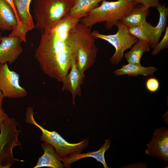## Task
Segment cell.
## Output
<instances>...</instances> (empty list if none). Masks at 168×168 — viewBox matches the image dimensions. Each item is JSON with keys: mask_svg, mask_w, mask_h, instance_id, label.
I'll return each mask as SVG.
<instances>
[{"mask_svg": "<svg viewBox=\"0 0 168 168\" xmlns=\"http://www.w3.org/2000/svg\"><path fill=\"white\" fill-rule=\"evenodd\" d=\"M81 19L67 13L54 28L41 33L34 57L43 72L58 82H62L70 69L73 55L67 37Z\"/></svg>", "mask_w": 168, "mask_h": 168, "instance_id": "1", "label": "cell"}, {"mask_svg": "<svg viewBox=\"0 0 168 168\" xmlns=\"http://www.w3.org/2000/svg\"><path fill=\"white\" fill-rule=\"evenodd\" d=\"M96 39L91 29L80 22L68 32L67 43L75 59L77 67L83 74L96 61L98 52L95 45Z\"/></svg>", "mask_w": 168, "mask_h": 168, "instance_id": "2", "label": "cell"}, {"mask_svg": "<svg viewBox=\"0 0 168 168\" xmlns=\"http://www.w3.org/2000/svg\"><path fill=\"white\" fill-rule=\"evenodd\" d=\"M101 4L81 18L80 22L91 28L98 23L105 22L107 30H111L117 23L129 13L137 4L132 0H104Z\"/></svg>", "mask_w": 168, "mask_h": 168, "instance_id": "3", "label": "cell"}, {"mask_svg": "<svg viewBox=\"0 0 168 168\" xmlns=\"http://www.w3.org/2000/svg\"><path fill=\"white\" fill-rule=\"evenodd\" d=\"M75 0H35V27L41 33L54 28L74 4Z\"/></svg>", "mask_w": 168, "mask_h": 168, "instance_id": "4", "label": "cell"}, {"mask_svg": "<svg viewBox=\"0 0 168 168\" xmlns=\"http://www.w3.org/2000/svg\"><path fill=\"white\" fill-rule=\"evenodd\" d=\"M33 114V108L28 107L26 113V122L35 125L40 130L42 134L40 140L52 145L61 160L72 153L81 152L87 146L88 139H85L79 142L71 143L66 141L56 132L50 131L44 128L36 122Z\"/></svg>", "mask_w": 168, "mask_h": 168, "instance_id": "5", "label": "cell"}, {"mask_svg": "<svg viewBox=\"0 0 168 168\" xmlns=\"http://www.w3.org/2000/svg\"><path fill=\"white\" fill-rule=\"evenodd\" d=\"M14 118H9L3 124L0 133V168H9L16 161L23 160L15 158L13 150L16 146H21L19 140L21 131Z\"/></svg>", "mask_w": 168, "mask_h": 168, "instance_id": "6", "label": "cell"}, {"mask_svg": "<svg viewBox=\"0 0 168 168\" xmlns=\"http://www.w3.org/2000/svg\"><path fill=\"white\" fill-rule=\"evenodd\" d=\"M117 28V33L114 34L105 35L96 30L92 31V34L96 38L105 40L113 45L115 51L110 58L112 64H118L122 60L124 52L131 47L139 40L131 35L128 28L120 21L115 25Z\"/></svg>", "mask_w": 168, "mask_h": 168, "instance_id": "7", "label": "cell"}, {"mask_svg": "<svg viewBox=\"0 0 168 168\" xmlns=\"http://www.w3.org/2000/svg\"><path fill=\"white\" fill-rule=\"evenodd\" d=\"M0 90L4 98H22L27 93L20 84L19 74L11 70L7 63L0 64Z\"/></svg>", "mask_w": 168, "mask_h": 168, "instance_id": "8", "label": "cell"}, {"mask_svg": "<svg viewBox=\"0 0 168 168\" xmlns=\"http://www.w3.org/2000/svg\"><path fill=\"white\" fill-rule=\"evenodd\" d=\"M18 19L17 26L12 30L9 36L19 37L22 41L26 42V35L35 27L29 7L31 0H13Z\"/></svg>", "mask_w": 168, "mask_h": 168, "instance_id": "9", "label": "cell"}, {"mask_svg": "<svg viewBox=\"0 0 168 168\" xmlns=\"http://www.w3.org/2000/svg\"><path fill=\"white\" fill-rule=\"evenodd\" d=\"M146 153L157 157L164 162L168 161V129L165 127L155 129L152 138L147 144Z\"/></svg>", "mask_w": 168, "mask_h": 168, "instance_id": "10", "label": "cell"}, {"mask_svg": "<svg viewBox=\"0 0 168 168\" xmlns=\"http://www.w3.org/2000/svg\"><path fill=\"white\" fill-rule=\"evenodd\" d=\"M22 41L18 36H2L0 43V64L14 62L22 54Z\"/></svg>", "mask_w": 168, "mask_h": 168, "instance_id": "11", "label": "cell"}, {"mask_svg": "<svg viewBox=\"0 0 168 168\" xmlns=\"http://www.w3.org/2000/svg\"><path fill=\"white\" fill-rule=\"evenodd\" d=\"M70 71L66 75L62 82L63 91H68L72 96V102L74 105L77 96H81V86L84 81L85 74L82 73L78 69L75 59L73 56Z\"/></svg>", "mask_w": 168, "mask_h": 168, "instance_id": "12", "label": "cell"}, {"mask_svg": "<svg viewBox=\"0 0 168 168\" xmlns=\"http://www.w3.org/2000/svg\"><path fill=\"white\" fill-rule=\"evenodd\" d=\"M110 142L109 139H106L104 144L97 151L83 153L79 152H74L61 159V161L64 167L69 168L71 165L74 162L83 158L91 157L95 159L97 161L101 162L104 168H108V166L105 161V153L106 150L109 149Z\"/></svg>", "mask_w": 168, "mask_h": 168, "instance_id": "13", "label": "cell"}, {"mask_svg": "<svg viewBox=\"0 0 168 168\" xmlns=\"http://www.w3.org/2000/svg\"><path fill=\"white\" fill-rule=\"evenodd\" d=\"M43 142L41 143V146L44 151V154L39 158L36 164L33 168H64L61 159L54 147L46 142Z\"/></svg>", "mask_w": 168, "mask_h": 168, "instance_id": "14", "label": "cell"}, {"mask_svg": "<svg viewBox=\"0 0 168 168\" xmlns=\"http://www.w3.org/2000/svg\"><path fill=\"white\" fill-rule=\"evenodd\" d=\"M149 12V9L137 4L129 13L120 21L128 29L140 26L147 22Z\"/></svg>", "mask_w": 168, "mask_h": 168, "instance_id": "15", "label": "cell"}, {"mask_svg": "<svg viewBox=\"0 0 168 168\" xmlns=\"http://www.w3.org/2000/svg\"><path fill=\"white\" fill-rule=\"evenodd\" d=\"M13 9L5 0H0V30H11L17 25Z\"/></svg>", "mask_w": 168, "mask_h": 168, "instance_id": "16", "label": "cell"}, {"mask_svg": "<svg viewBox=\"0 0 168 168\" xmlns=\"http://www.w3.org/2000/svg\"><path fill=\"white\" fill-rule=\"evenodd\" d=\"M157 69L153 66L145 67L141 64L128 63L123 65L121 68L115 70L113 73L116 76L126 75L129 77H135L138 75L145 77L153 76Z\"/></svg>", "mask_w": 168, "mask_h": 168, "instance_id": "17", "label": "cell"}, {"mask_svg": "<svg viewBox=\"0 0 168 168\" xmlns=\"http://www.w3.org/2000/svg\"><path fill=\"white\" fill-rule=\"evenodd\" d=\"M103 0H75L74 5L68 13L71 17H78L81 18L98 7L99 3Z\"/></svg>", "mask_w": 168, "mask_h": 168, "instance_id": "18", "label": "cell"}, {"mask_svg": "<svg viewBox=\"0 0 168 168\" xmlns=\"http://www.w3.org/2000/svg\"><path fill=\"white\" fill-rule=\"evenodd\" d=\"M128 29L131 35L139 40L149 43L152 47L154 41L155 26L147 22L142 25Z\"/></svg>", "mask_w": 168, "mask_h": 168, "instance_id": "19", "label": "cell"}, {"mask_svg": "<svg viewBox=\"0 0 168 168\" xmlns=\"http://www.w3.org/2000/svg\"><path fill=\"white\" fill-rule=\"evenodd\" d=\"M150 44L146 42L139 40L131 48L130 51L124 53L123 57L128 63L140 64V60L144 53L148 52Z\"/></svg>", "mask_w": 168, "mask_h": 168, "instance_id": "20", "label": "cell"}, {"mask_svg": "<svg viewBox=\"0 0 168 168\" xmlns=\"http://www.w3.org/2000/svg\"><path fill=\"white\" fill-rule=\"evenodd\" d=\"M156 8L159 13V17L157 25L155 26L154 41L151 47L153 49L159 42L162 34L167 26L168 16V8L166 7L165 4H161Z\"/></svg>", "mask_w": 168, "mask_h": 168, "instance_id": "21", "label": "cell"}, {"mask_svg": "<svg viewBox=\"0 0 168 168\" xmlns=\"http://www.w3.org/2000/svg\"><path fill=\"white\" fill-rule=\"evenodd\" d=\"M163 37L159 43L158 42L152 52V54L155 56L163 49L168 48V26H167Z\"/></svg>", "mask_w": 168, "mask_h": 168, "instance_id": "22", "label": "cell"}, {"mask_svg": "<svg viewBox=\"0 0 168 168\" xmlns=\"http://www.w3.org/2000/svg\"><path fill=\"white\" fill-rule=\"evenodd\" d=\"M145 86L148 91L152 93H154L159 89L160 84L157 78L152 77L147 79L145 82Z\"/></svg>", "mask_w": 168, "mask_h": 168, "instance_id": "23", "label": "cell"}, {"mask_svg": "<svg viewBox=\"0 0 168 168\" xmlns=\"http://www.w3.org/2000/svg\"><path fill=\"white\" fill-rule=\"evenodd\" d=\"M136 4H140L147 8L157 7L161 5L159 0H132Z\"/></svg>", "mask_w": 168, "mask_h": 168, "instance_id": "24", "label": "cell"}, {"mask_svg": "<svg viewBox=\"0 0 168 168\" xmlns=\"http://www.w3.org/2000/svg\"><path fill=\"white\" fill-rule=\"evenodd\" d=\"M9 118L2 107H0V131L3 123Z\"/></svg>", "mask_w": 168, "mask_h": 168, "instance_id": "25", "label": "cell"}, {"mask_svg": "<svg viewBox=\"0 0 168 168\" xmlns=\"http://www.w3.org/2000/svg\"><path fill=\"white\" fill-rule=\"evenodd\" d=\"M11 6V7L13 9L14 12L15 13V14L16 17V18L17 21V24H18V16L17 15L16 10L15 8L14 3L13 2V0H5Z\"/></svg>", "mask_w": 168, "mask_h": 168, "instance_id": "26", "label": "cell"}, {"mask_svg": "<svg viewBox=\"0 0 168 168\" xmlns=\"http://www.w3.org/2000/svg\"><path fill=\"white\" fill-rule=\"evenodd\" d=\"M4 98L3 94L0 90V107H2V101Z\"/></svg>", "mask_w": 168, "mask_h": 168, "instance_id": "27", "label": "cell"}, {"mask_svg": "<svg viewBox=\"0 0 168 168\" xmlns=\"http://www.w3.org/2000/svg\"><path fill=\"white\" fill-rule=\"evenodd\" d=\"M2 37V34H1V32L0 31V42H1V40Z\"/></svg>", "mask_w": 168, "mask_h": 168, "instance_id": "28", "label": "cell"}]
</instances>
